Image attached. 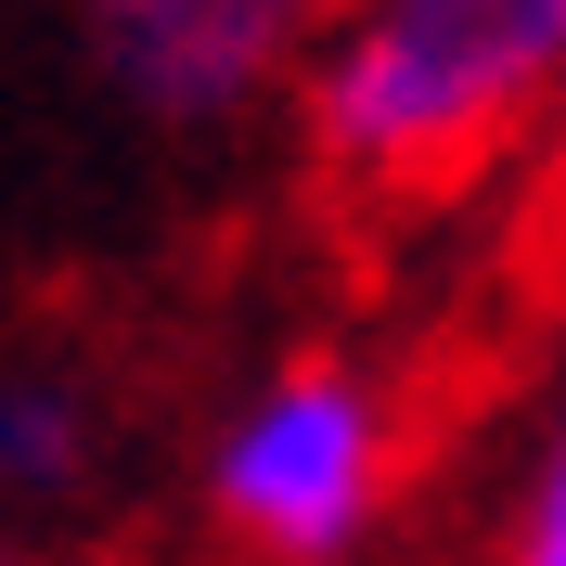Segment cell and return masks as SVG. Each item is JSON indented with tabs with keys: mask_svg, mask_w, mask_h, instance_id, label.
<instances>
[{
	"mask_svg": "<svg viewBox=\"0 0 566 566\" xmlns=\"http://www.w3.org/2000/svg\"><path fill=\"white\" fill-rule=\"evenodd\" d=\"M387 463H399L387 387L348 374V360H296V374H271L245 412L219 424L207 502H219V528L258 541L271 566H335L387 515Z\"/></svg>",
	"mask_w": 566,
	"mask_h": 566,
	"instance_id": "7a4b0ae2",
	"label": "cell"
},
{
	"mask_svg": "<svg viewBox=\"0 0 566 566\" xmlns=\"http://www.w3.org/2000/svg\"><path fill=\"white\" fill-rule=\"evenodd\" d=\"M566 0H335L310 39V142L374 193H438L541 116Z\"/></svg>",
	"mask_w": 566,
	"mask_h": 566,
	"instance_id": "6da1fadb",
	"label": "cell"
},
{
	"mask_svg": "<svg viewBox=\"0 0 566 566\" xmlns=\"http://www.w3.org/2000/svg\"><path fill=\"white\" fill-rule=\"evenodd\" d=\"M91 438H104V412H91L77 374H52V360H0V502L77 490V476H91Z\"/></svg>",
	"mask_w": 566,
	"mask_h": 566,
	"instance_id": "277c9868",
	"label": "cell"
},
{
	"mask_svg": "<svg viewBox=\"0 0 566 566\" xmlns=\"http://www.w3.org/2000/svg\"><path fill=\"white\" fill-rule=\"evenodd\" d=\"M0 566H27V554H13V541H0Z\"/></svg>",
	"mask_w": 566,
	"mask_h": 566,
	"instance_id": "8992f818",
	"label": "cell"
},
{
	"mask_svg": "<svg viewBox=\"0 0 566 566\" xmlns=\"http://www.w3.org/2000/svg\"><path fill=\"white\" fill-rule=\"evenodd\" d=\"M104 77L168 129H232L310 65V39L335 27V0H65Z\"/></svg>",
	"mask_w": 566,
	"mask_h": 566,
	"instance_id": "3957f363",
	"label": "cell"
},
{
	"mask_svg": "<svg viewBox=\"0 0 566 566\" xmlns=\"http://www.w3.org/2000/svg\"><path fill=\"white\" fill-rule=\"evenodd\" d=\"M502 566H566V424H554V451L528 463V502H515V541H502Z\"/></svg>",
	"mask_w": 566,
	"mask_h": 566,
	"instance_id": "5b68a950",
	"label": "cell"
}]
</instances>
